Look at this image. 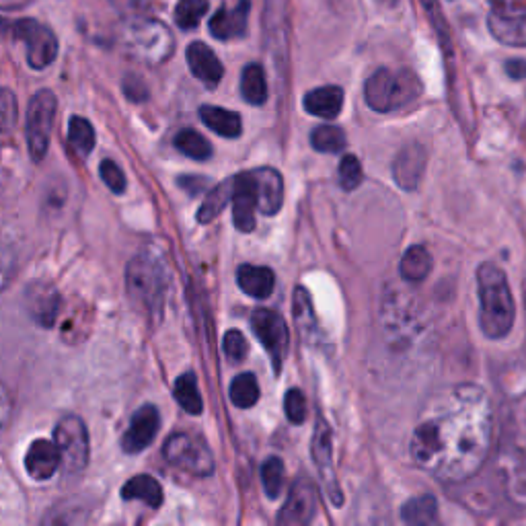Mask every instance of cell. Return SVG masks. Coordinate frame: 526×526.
<instances>
[{
  "instance_id": "cell-1",
  "label": "cell",
  "mask_w": 526,
  "mask_h": 526,
  "mask_svg": "<svg viewBox=\"0 0 526 526\" xmlns=\"http://www.w3.org/2000/svg\"><path fill=\"white\" fill-rule=\"evenodd\" d=\"M494 411L477 385H457L428 401L411 436L413 463L444 483L473 477L492 446Z\"/></svg>"
},
{
  "instance_id": "cell-2",
  "label": "cell",
  "mask_w": 526,
  "mask_h": 526,
  "mask_svg": "<svg viewBox=\"0 0 526 526\" xmlns=\"http://www.w3.org/2000/svg\"><path fill=\"white\" fill-rule=\"evenodd\" d=\"M479 325L485 337L502 340L514 327L516 305L504 270L494 263H481L477 270Z\"/></svg>"
},
{
  "instance_id": "cell-3",
  "label": "cell",
  "mask_w": 526,
  "mask_h": 526,
  "mask_svg": "<svg viewBox=\"0 0 526 526\" xmlns=\"http://www.w3.org/2000/svg\"><path fill=\"white\" fill-rule=\"evenodd\" d=\"M124 52L146 66H161L175 52V37L171 29L153 17L128 15L118 33Z\"/></svg>"
},
{
  "instance_id": "cell-4",
  "label": "cell",
  "mask_w": 526,
  "mask_h": 526,
  "mask_svg": "<svg viewBox=\"0 0 526 526\" xmlns=\"http://www.w3.org/2000/svg\"><path fill=\"white\" fill-rule=\"evenodd\" d=\"M167 272L163 263L148 253L130 259L126 268V290L138 311L148 317H159L167 296Z\"/></svg>"
},
{
  "instance_id": "cell-5",
  "label": "cell",
  "mask_w": 526,
  "mask_h": 526,
  "mask_svg": "<svg viewBox=\"0 0 526 526\" xmlns=\"http://www.w3.org/2000/svg\"><path fill=\"white\" fill-rule=\"evenodd\" d=\"M422 95V83L416 72L399 68H379L364 85V99L379 114H391Z\"/></svg>"
},
{
  "instance_id": "cell-6",
  "label": "cell",
  "mask_w": 526,
  "mask_h": 526,
  "mask_svg": "<svg viewBox=\"0 0 526 526\" xmlns=\"http://www.w3.org/2000/svg\"><path fill=\"white\" fill-rule=\"evenodd\" d=\"M56 109H58V101L50 89L37 91L29 101L25 134H27L29 155L35 163H42L48 153L52 128L56 120Z\"/></svg>"
},
{
  "instance_id": "cell-7",
  "label": "cell",
  "mask_w": 526,
  "mask_h": 526,
  "mask_svg": "<svg viewBox=\"0 0 526 526\" xmlns=\"http://www.w3.org/2000/svg\"><path fill=\"white\" fill-rule=\"evenodd\" d=\"M163 455L169 465L190 473L194 477H208L214 473V457L208 444L187 432H177L167 438Z\"/></svg>"
},
{
  "instance_id": "cell-8",
  "label": "cell",
  "mask_w": 526,
  "mask_h": 526,
  "mask_svg": "<svg viewBox=\"0 0 526 526\" xmlns=\"http://www.w3.org/2000/svg\"><path fill=\"white\" fill-rule=\"evenodd\" d=\"M54 442L60 450V465L66 475L85 471L89 463V432L81 418L64 416L54 428Z\"/></svg>"
},
{
  "instance_id": "cell-9",
  "label": "cell",
  "mask_w": 526,
  "mask_h": 526,
  "mask_svg": "<svg viewBox=\"0 0 526 526\" xmlns=\"http://www.w3.org/2000/svg\"><path fill=\"white\" fill-rule=\"evenodd\" d=\"M9 31L15 40L23 42L27 48V62L35 70L48 68L58 56V37L56 33L35 19H19L11 23Z\"/></svg>"
},
{
  "instance_id": "cell-10",
  "label": "cell",
  "mask_w": 526,
  "mask_h": 526,
  "mask_svg": "<svg viewBox=\"0 0 526 526\" xmlns=\"http://www.w3.org/2000/svg\"><path fill=\"white\" fill-rule=\"evenodd\" d=\"M251 327L261 346L270 354L276 372H280L288 356V344H290L286 321L270 309H257L251 315Z\"/></svg>"
},
{
  "instance_id": "cell-11",
  "label": "cell",
  "mask_w": 526,
  "mask_h": 526,
  "mask_svg": "<svg viewBox=\"0 0 526 526\" xmlns=\"http://www.w3.org/2000/svg\"><path fill=\"white\" fill-rule=\"evenodd\" d=\"M319 508V492L317 485L309 477H298L292 487L284 508L278 514V524L282 526H298L309 524Z\"/></svg>"
},
{
  "instance_id": "cell-12",
  "label": "cell",
  "mask_w": 526,
  "mask_h": 526,
  "mask_svg": "<svg viewBox=\"0 0 526 526\" xmlns=\"http://www.w3.org/2000/svg\"><path fill=\"white\" fill-rule=\"evenodd\" d=\"M487 25L500 44L526 48V9L498 5L487 17Z\"/></svg>"
},
{
  "instance_id": "cell-13",
  "label": "cell",
  "mask_w": 526,
  "mask_h": 526,
  "mask_svg": "<svg viewBox=\"0 0 526 526\" xmlns=\"http://www.w3.org/2000/svg\"><path fill=\"white\" fill-rule=\"evenodd\" d=\"M25 307L37 325L54 327L62 309V296L52 284L35 282L25 290Z\"/></svg>"
},
{
  "instance_id": "cell-14",
  "label": "cell",
  "mask_w": 526,
  "mask_h": 526,
  "mask_svg": "<svg viewBox=\"0 0 526 526\" xmlns=\"http://www.w3.org/2000/svg\"><path fill=\"white\" fill-rule=\"evenodd\" d=\"M233 222L237 231L251 233L255 229L257 208V183L253 171H245L233 177Z\"/></svg>"
},
{
  "instance_id": "cell-15",
  "label": "cell",
  "mask_w": 526,
  "mask_h": 526,
  "mask_svg": "<svg viewBox=\"0 0 526 526\" xmlns=\"http://www.w3.org/2000/svg\"><path fill=\"white\" fill-rule=\"evenodd\" d=\"M428 163V153L420 142H411L399 150L393 161V177L401 190H416L420 185Z\"/></svg>"
},
{
  "instance_id": "cell-16",
  "label": "cell",
  "mask_w": 526,
  "mask_h": 526,
  "mask_svg": "<svg viewBox=\"0 0 526 526\" xmlns=\"http://www.w3.org/2000/svg\"><path fill=\"white\" fill-rule=\"evenodd\" d=\"M161 428V416L155 405H144L140 407L130 422V428L126 430L122 438V448L130 455L140 453L150 442L155 440Z\"/></svg>"
},
{
  "instance_id": "cell-17",
  "label": "cell",
  "mask_w": 526,
  "mask_h": 526,
  "mask_svg": "<svg viewBox=\"0 0 526 526\" xmlns=\"http://www.w3.org/2000/svg\"><path fill=\"white\" fill-rule=\"evenodd\" d=\"M333 446H331V430L327 426V422L323 418L317 420V428H315V436H313V459L315 465L325 481V490L331 496L333 504H342V494H340V485L335 483L333 477Z\"/></svg>"
},
{
  "instance_id": "cell-18",
  "label": "cell",
  "mask_w": 526,
  "mask_h": 526,
  "mask_svg": "<svg viewBox=\"0 0 526 526\" xmlns=\"http://www.w3.org/2000/svg\"><path fill=\"white\" fill-rule=\"evenodd\" d=\"M185 58H187V66H190L194 77L202 81L206 87L214 89L222 81L224 66L214 54V50L208 48L204 42H194L187 46Z\"/></svg>"
},
{
  "instance_id": "cell-19",
  "label": "cell",
  "mask_w": 526,
  "mask_h": 526,
  "mask_svg": "<svg viewBox=\"0 0 526 526\" xmlns=\"http://www.w3.org/2000/svg\"><path fill=\"white\" fill-rule=\"evenodd\" d=\"M257 183V208L261 214L276 216L284 204V179L272 167H261L253 171Z\"/></svg>"
},
{
  "instance_id": "cell-20",
  "label": "cell",
  "mask_w": 526,
  "mask_h": 526,
  "mask_svg": "<svg viewBox=\"0 0 526 526\" xmlns=\"http://www.w3.org/2000/svg\"><path fill=\"white\" fill-rule=\"evenodd\" d=\"M58 467H60V450L56 442L40 438L29 446L25 455V469L29 477H33L35 481H46L58 471Z\"/></svg>"
},
{
  "instance_id": "cell-21",
  "label": "cell",
  "mask_w": 526,
  "mask_h": 526,
  "mask_svg": "<svg viewBox=\"0 0 526 526\" xmlns=\"http://www.w3.org/2000/svg\"><path fill=\"white\" fill-rule=\"evenodd\" d=\"M249 0H241L235 9H220L212 19H210V33L220 42L237 40L243 37L247 31V19H249Z\"/></svg>"
},
{
  "instance_id": "cell-22",
  "label": "cell",
  "mask_w": 526,
  "mask_h": 526,
  "mask_svg": "<svg viewBox=\"0 0 526 526\" xmlns=\"http://www.w3.org/2000/svg\"><path fill=\"white\" fill-rule=\"evenodd\" d=\"M303 105L311 116L333 120L340 116V111L344 107V91L335 85L313 89L305 95Z\"/></svg>"
},
{
  "instance_id": "cell-23",
  "label": "cell",
  "mask_w": 526,
  "mask_h": 526,
  "mask_svg": "<svg viewBox=\"0 0 526 526\" xmlns=\"http://www.w3.org/2000/svg\"><path fill=\"white\" fill-rule=\"evenodd\" d=\"M237 284L247 296L263 300L272 296L276 288V276L270 268L249 266V263H245V266L237 270Z\"/></svg>"
},
{
  "instance_id": "cell-24",
  "label": "cell",
  "mask_w": 526,
  "mask_h": 526,
  "mask_svg": "<svg viewBox=\"0 0 526 526\" xmlns=\"http://www.w3.org/2000/svg\"><path fill=\"white\" fill-rule=\"evenodd\" d=\"M200 118L212 132H216L218 136H224V138H239L243 132L241 116L235 114V111H229V109H222L216 105H202L200 107Z\"/></svg>"
},
{
  "instance_id": "cell-25",
  "label": "cell",
  "mask_w": 526,
  "mask_h": 526,
  "mask_svg": "<svg viewBox=\"0 0 526 526\" xmlns=\"http://www.w3.org/2000/svg\"><path fill=\"white\" fill-rule=\"evenodd\" d=\"M432 268H434V259H432L430 251L426 247L413 245L405 251V255L401 259L399 274L403 280H407L411 284H418L430 276Z\"/></svg>"
},
{
  "instance_id": "cell-26",
  "label": "cell",
  "mask_w": 526,
  "mask_h": 526,
  "mask_svg": "<svg viewBox=\"0 0 526 526\" xmlns=\"http://www.w3.org/2000/svg\"><path fill=\"white\" fill-rule=\"evenodd\" d=\"M124 500H140L150 508H159L163 504V487L150 475H136L122 487Z\"/></svg>"
},
{
  "instance_id": "cell-27",
  "label": "cell",
  "mask_w": 526,
  "mask_h": 526,
  "mask_svg": "<svg viewBox=\"0 0 526 526\" xmlns=\"http://www.w3.org/2000/svg\"><path fill=\"white\" fill-rule=\"evenodd\" d=\"M241 95L249 105H263L268 101L266 72L259 64H247L241 74Z\"/></svg>"
},
{
  "instance_id": "cell-28",
  "label": "cell",
  "mask_w": 526,
  "mask_h": 526,
  "mask_svg": "<svg viewBox=\"0 0 526 526\" xmlns=\"http://www.w3.org/2000/svg\"><path fill=\"white\" fill-rule=\"evenodd\" d=\"M401 518H403V522L413 524V526L434 524L438 520V502L434 496L411 498L403 504Z\"/></svg>"
},
{
  "instance_id": "cell-29",
  "label": "cell",
  "mask_w": 526,
  "mask_h": 526,
  "mask_svg": "<svg viewBox=\"0 0 526 526\" xmlns=\"http://www.w3.org/2000/svg\"><path fill=\"white\" fill-rule=\"evenodd\" d=\"M175 399L187 413H192V416H200L202 409H204V401H202L194 372H185L177 379Z\"/></svg>"
},
{
  "instance_id": "cell-30",
  "label": "cell",
  "mask_w": 526,
  "mask_h": 526,
  "mask_svg": "<svg viewBox=\"0 0 526 526\" xmlns=\"http://www.w3.org/2000/svg\"><path fill=\"white\" fill-rule=\"evenodd\" d=\"M68 142L79 157H89L95 148V130L89 120L74 116L68 122Z\"/></svg>"
},
{
  "instance_id": "cell-31",
  "label": "cell",
  "mask_w": 526,
  "mask_h": 526,
  "mask_svg": "<svg viewBox=\"0 0 526 526\" xmlns=\"http://www.w3.org/2000/svg\"><path fill=\"white\" fill-rule=\"evenodd\" d=\"M175 146L179 153L190 157L194 161H208L212 157V146L210 142L196 130H181L175 136Z\"/></svg>"
},
{
  "instance_id": "cell-32",
  "label": "cell",
  "mask_w": 526,
  "mask_h": 526,
  "mask_svg": "<svg viewBox=\"0 0 526 526\" xmlns=\"http://www.w3.org/2000/svg\"><path fill=\"white\" fill-rule=\"evenodd\" d=\"M231 198H233V179L216 185L214 190L206 196V200L202 202V206L198 210V220L202 224L212 222L224 210V206L231 202Z\"/></svg>"
},
{
  "instance_id": "cell-33",
  "label": "cell",
  "mask_w": 526,
  "mask_h": 526,
  "mask_svg": "<svg viewBox=\"0 0 526 526\" xmlns=\"http://www.w3.org/2000/svg\"><path fill=\"white\" fill-rule=\"evenodd\" d=\"M311 144L313 148L317 150V153H329V155H335V153H342V150L346 148L348 140H346V134L342 128H335V126H321V128H315L313 134H311Z\"/></svg>"
},
{
  "instance_id": "cell-34",
  "label": "cell",
  "mask_w": 526,
  "mask_h": 526,
  "mask_svg": "<svg viewBox=\"0 0 526 526\" xmlns=\"http://www.w3.org/2000/svg\"><path fill=\"white\" fill-rule=\"evenodd\" d=\"M210 9L208 0H179L175 7V23L183 29L190 31L200 25V21L206 17Z\"/></svg>"
},
{
  "instance_id": "cell-35",
  "label": "cell",
  "mask_w": 526,
  "mask_h": 526,
  "mask_svg": "<svg viewBox=\"0 0 526 526\" xmlns=\"http://www.w3.org/2000/svg\"><path fill=\"white\" fill-rule=\"evenodd\" d=\"M231 401L241 409H249L259 401V385L255 374L251 372L239 374V377L231 383Z\"/></svg>"
},
{
  "instance_id": "cell-36",
  "label": "cell",
  "mask_w": 526,
  "mask_h": 526,
  "mask_svg": "<svg viewBox=\"0 0 526 526\" xmlns=\"http://www.w3.org/2000/svg\"><path fill=\"white\" fill-rule=\"evenodd\" d=\"M261 483L268 498L276 500L282 496L284 490V463L278 457H270L261 467Z\"/></svg>"
},
{
  "instance_id": "cell-37",
  "label": "cell",
  "mask_w": 526,
  "mask_h": 526,
  "mask_svg": "<svg viewBox=\"0 0 526 526\" xmlns=\"http://www.w3.org/2000/svg\"><path fill=\"white\" fill-rule=\"evenodd\" d=\"M19 105L11 89H0V132L9 134L17 126Z\"/></svg>"
},
{
  "instance_id": "cell-38",
  "label": "cell",
  "mask_w": 526,
  "mask_h": 526,
  "mask_svg": "<svg viewBox=\"0 0 526 526\" xmlns=\"http://www.w3.org/2000/svg\"><path fill=\"white\" fill-rule=\"evenodd\" d=\"M294 319H296V323L303 333L311 331V325L315 323L309 292L303 288H296V292H294Z\"/></svg>"
},
{
  "instance_id": "cell-39",
  "label": "cell",
  "mask_w": 526,
  "mask_h": 526,
  "mask_svg": "<svg viewBox=\"0 0 526 526\" xmlns=\"http://www.w3.org/2000/svg\"><path fill=\"white\" fill-rule=\"evenodd\" d=\"M362 165L358 161V157L354 155H346L340 163V185L344 187L346 192L356 190V187L362 183Z\"/></svg>"
},
{
  "instance_id": "cell-40",
  "label": "cell",
  "mask_w": 526,
  "mask_h": 526,
  "mask_svg": "<svg viewBox=\"0 0 526 526\" xmlns=\"http://www.w3.org/2000/svg\"><path fill=\"white\" fill-rule=\"evenodd\" d=\"M284 411H286V418L292 422V424H303L307 420V399L303 395V391L298 389H290L286 393V399H284Z\"/></svg>"
},
{
  "instance_id": "cell-41",
  "label": "cell",
  "mask_w": 526,
  "mask_h": 526,
  "mask_svg": "<svg viewBox=\"0 0 526 526\" xmlns=\"http://www.w3.org/2000/svg\"><path fill=\"white\" fill-rule=\"evenodd\" d=\"M222 346H224V354H227V358L233 362H243L249 354V344L245 340V335L237 329H231V331L224 333Z\"/></svg>"
},
{
  "instance_id": "cell-42",
  "label": "cell",
  "mask_w": 526,
  "mask_h": 526,
  "mask_svg": "<svg viewBox=\"0 0 526 526\" xmlns=\"http://www.w3.org/2000/svg\"><path fill=\"white\" fill-rule=\"evenodd\" d=\"M99 175H101L103 183H105L114 194H124V192H126V175H124V171L120 169V165H116L114 161L105 159V161L99 165Z\"/></svg>"
},
{
  "instance_id": "cell-43",
  "label": "cell",
  "mask_w": 526,
  "mask_h": 526,
  "mask_svg": "<svg viewBox=\"0 0 526 526\" xmlns=\"http://www.w3.org/2000/svg\"><path fill=\"white\" fill-rule=\"evenodd\" d=\"M15 274V253L0 243V292H3Z\"/></svg>"
},
{
  "instance_id": "cell-44",
  "label": "cell",
  "mask_w": 526,
  "mask_h": 526,
  "mask_svg": "<svg viewBox=\"0 0 526 526\" xmlns=\"http://www.w3.org/2000/svg\"><path fill=\"white\" fill-rule=\"evenodd\" d=\"M124 93L134 103H140L148 97V89H146L144 81L140 77H136V74H128V77L124 79Z\"/></svg>"
},
{
  "instance_id": "cell-45",
  "label": "cell",
  "mask_w": 526,
  "mask_h": 526,
  "mask_svg": "<svg viewBox=\"0 0 526 526\" xmlns=\"http://www.w3.org/2000/svg\"><path fill=\"white\" fill-rule=\"evenodd\" d=\"M11 411H13V401L11 395L7 391L5 385H0V432L5 430V426L9 424L11 418Z\"/></svg>"
},
{
  "instance_id": "cell-46",
  "label": "cell",
  "mask_w": 526,
  "mask_h": 526,
  "mask_svg": "<svg viewBox=\"0 0 526 526\" xmlns=\"http://www.w3.org/2000/svg\"><path fill=\"white\" fill-rule=\"evenodd\" d=\"M506 72H508V77L514 79V81H522L526 79V60H508L506 62Z\"/></svg>"
},
{
  "instance_id": "cell-47",
  "label": "cell",
  "mask_w": 526,
  "mask_h": 526,
  "mask_svg": "<svg viewBox=\"0 0 526 526\" xmlns=\"http://www.w3.org/2000/svg\"><path fill=\"white\" fill-rule=\"evenodd\" d=\"M179 185L185 187V190L190 192L192 196H196V194H200V192L204 190V187H206V179H204V177H181V179H179Z\"/></svg>"
},
{
  "instance_id": "cell-48",
  "label": "cell",
  "mask_w": 526,
  "mask_h": 526,
  "mask_svg": "<svg viewBox=\"0 0 526 526\" xmlns=\"http://www.w3.org/2000/svg\"><path fill=\"white\" fill-rule=\"evenodd\" d=\"M109 5L120 11L122 15H132L138 9L140 0H109Z\"/></svg>"
},
{
  "instance_id": "cell-49",
  "label": "cell",
  "mask_w": 526,
  "mask_h": 526,
  "mask_svg": "<svg viewBox=\"0 0 526 526\" xmlns=\"http://www.w3.org/2000/svg\"><path fill=\"white\" fill-rule=\"evenodd\" d=\"M31 0H0V9L3 11H19L25 9Z\"/></svg>"
},
{
  "instance_id": "cell-50",
  "label": "cell",
  "mask_w": 526,
  "mask_h": 526,
  "mask_svg": "<svg viewBox=\"0 0 526 526\" xmlns=\"http://www.w3.org/2000/svg\"><path fill=\"white\" fill-rule=\"evenodd\" d=\"M11 27V21H5V19H0V33H7Z\"/></svg>"
}]
</instances>
